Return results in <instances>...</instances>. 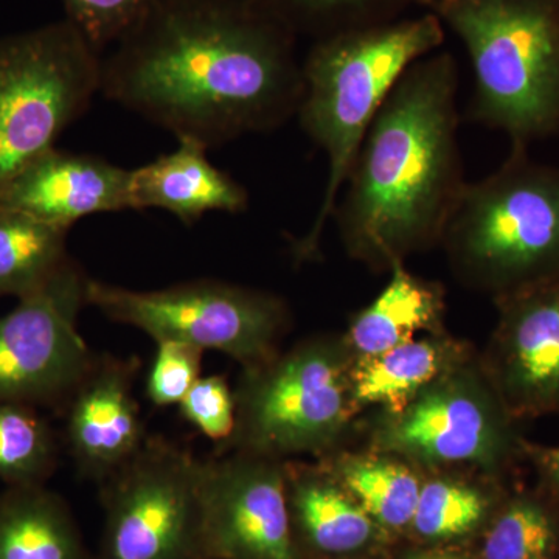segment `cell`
Segmentation results:
<instances>
[{
    "label": "cell",
    "instance_id": "1",
    "mask_svg": "<svg viewBox=\"0 0 559 559\" xmlns=\"http://www.w3.org/2000/svg\"><path fill=\"white\" fill-rule=\"evenodd\" d=\"M296 40L260 0H156L102 61L100 92L178 139L215 148L296 117Z\"/></svg>",
    "mask_w": 559,
    "mask_h": 559
},
{
    "label": "cell",
    "instance_id": "2",
    "mask_svg": "<svg viewBox=\"0 0 559 559\" xmlns=\"http://www.w3.org/2000/svg\"><path fill=\"white\" fill-rule=\"evenodd\" d=\"M457 92V61L450 51L415 61L356 154L331 218L345 253L374 274H389L393 264L443 241L466 187Z\"/></svg>",
    "mask_w": 559,
    "mask_h": 559
},
{
    "label": "cell",
    "instance_id": "3",
    "mask_svg": "<svg viewBox=\"0 0 559 559\" xmlns=\"http://www.w3.org/2000/svg\"><path fill=\"white\" fill-rule=\"evenodd\" d=\"M444 43V25L432 11L417 17L356 28L316 39L304 70L296 117L329 159V179L311 229L294 241L297 264L320 259V241L356 154L382 103L415 61Z\"/></svg>",
    "mask_w": 559,
    "mask_h": 559
},
{
    "label": "cell",
    "instance_id": "4",
    "mask_svg": "<svg viewBox=\"0 0 559 559\" xmlns=\"http://www.w3.org/2000/svg\"><path fill=\"white\" fill-rule=\"evenodd\" d=\"M473 68L466 120L530 148L559 134V0H432Z\"/></svg>",
    "mask_w": 559,
    "mask_h": 559
},
{
    "label": "cell",
    "instance_id": "5",
    "mask_svg": "<svg viewBox=\"0 0 559 559\" xmlns=\"http://www.w3.org/2000/svg\"><path fill=\"white\" fill-rule=\"evenodd\" d=\"M460 285L500 296L559 272V165L511 146L487 178L466 182L443 241Z\"/></svg>",
    "mask_w": 559,
    "mask_h": 559
},
{
    "label": "cell",
    "instance_id": "6",
    "mask_svg": "<svg viewBox=\"0 0 559 559\" xmlns=\"http://www.w3.org/2000/svg\"><path fill=\"white\" fill-rule=\"evenodd\" d=\"M355 360L345 333H322L242 370L235 388L237 426L218 452L318 459L348 444L360 418L353 403Z\"/></svg>",
    "mask_w": 559,
    "mask_h": 559
},
{
    "label": "cell",
    "instance_id": "7",
    "mask_svg": "<svg viewBox=\"0 0 559 559\" xmlns=\"http://www.w3.org/2000/svg\"><path fill=\"white\" fill-rule=\"evenodd\" d=\"M364 444L430 471L469 469L514 479L525 466L520 425L481 369L479 353L395 414L359 418Z\"/></svg>",
    "mask_w": 559,
    "mask_h": 559
},
{
    "label": "cell",
    "instance_id": "8",
    "mask_svg": "<svg viewBox=\"0 0 559 559\" xmlns=\"http://www.w3.org/2000/svg\"><path fill=\"white\" fill-rule=\"evenodd\" d=\"M86 307L143 331L154 342H180L202 352L223 353L242 370L274 359L293 329V311L282 296L213 278L154 290L87 278Z\"/></svg>",
    "mask_w": 559,
    "mask_h": 559
},
{
    "label": "cell",
    "instance_id": "9",
    "mask_svg": "<svg viewBox=\"0 0 559 559\" xmlns=\"http://www.w3.org/2000/svg\"><path fill=\"white\" fill-rule=\"evenodd\" d=\"M102 61L68 20L0 38V190L86 112Z\"/></svg>",
    "mask_w": 559,
    "mask_h": 559
},
{
    "label": "cell",
    "instance_id": "10",
    "mask_svg": "<svg viewBox=\"0 0 559 559\" xmlns=\"http://www.w3.org/2000/svg\"><path fill=\"white\" fill-rule=\"evenodd\" d=\"M202 459L150 436L98 485L105 511L94 559H209L201 499Z\"/></svg>",
    "mask_w": 559,
    "mask_h": 559
},
{
    "label": "cell",
    "instance_id": "11",
    "mask_svg": "<svg viewBox=\"0 0 559 559\" xmlns=\"http://www.w3.org/2000/svg\"><path fill=\"white\" fill-rule=\"evenodd\" d=\"M87 278L70 259L0 318V403L62 411L95 358L79 330Z\"/></svg>",
    "mask_w": 559,
    "mask_h": 559
},
{
    "label": "cell",
    "instance_id": "12",
    "mask_svg": "<svg viewBox=\"0 0 559 559\" xmlns=\"http://www.w3.org/2000/svg\"><path fill=\"white\" fill-rule=\"evenodd\" d=\"M209 559H301L290 528L285 460L249 451L202 460Z\"/></svg>",
    "mask_w": 559,
    "mask_h": 559
},
{
    "label": "cell",
    "instance_id": "13",
    "mask_svg": "<svg viewBox=\"0 0 559 559\" xmlns=\"http://www.w3.org/2000/svg\"><path fill=\"white\" fill-rule=\"evenodd\" d=\"M496 325L481 369L521 425L559 415V272L492 297Z\"/></svg>",
    "mask_w": 559,
    "mask_h": 559
},
{
    "label": "cell",
    "instance_id": "14",
    "mask_svg": "<svg viewBox=\"0 0 559 559\" xmlns=\"http://www.w3.org/2000/svg\"><path fill=\"white\" fill-rule=\"evenodd\" d=\"M140 367L138 356L95 355L66 401L64 443L83 479L100 485L148 439L134 395Z\"/></svg>",
    "mask_w": 559,
    "mask_h": 559
},
{
    "label": "cell",
    "instance_id": "15",
    "mask_svg": "<svg viewBox=\"0 0 559 559\" xmlns=\"http://www.w3.org/2000/svg\"><path fill=\"white\" fill-rule=\"evenodd\" d=\"M130 170L91 154L51 148L0 190V205L70 230L98 213L130 210Z\"/></svg>",
    "mask_w": 559,
    "mask_h": 559
},
{
    "label": "cell",
    "instance_id": "16",
    "mask_svg": "<svg viewBox=\"0 0 559 559\" xmlns=\"http://www.w3.org/2000/svg\"><path fill=\"white\" fill-rule=\"evenodd\" d=\"M285 481L301 559L369 558L399 546L318 460H285Z\"/></svg>",
    "mask_w": 559,
    "mask_h": 559
},
{
    "label": "cell",
    "instance_id": "17",
    "mask_svg": "<svg viewBox=\"0 0 559 559\" xmlns=\"http://www.w3.org/2000/svg\"><path fill=\"white\" fill-rule=\"evenodd\" d=\"M178 142L171 153L130 170V210H165L187 226L209 212H246L248 190L209 160L207 146L190 138Z\"/></svg>",
    "mask_w": 559,
    "mask_h": 559
},
{
    "label": "cell",
    "instance_id": "18",
    "mask_svg": "<svg viewBox=\"0 0 559 559\" xmlns=\"http://www.w3.org/2000/svg\"><path fill=\"white\" fill-rule=\"evenodd\" d=\"M469 342L452 334H426L371 358L356 359L353 403L359 415L370 409L395 414L428 385L477 355Z\"/></svg>",
    "mask_w": 559,
    "mask_h": 559
},
{
    "label": "cell",
    "instance_id": "19",
    "mask_svg": "<svg viewBox=\"0 0 559 559\" xmlns=\"http://www.w3.org/2000/svg\"><path fill=\"white\" fill-rule=\"evenodd\" d=\"M447 311V290L440 282L396 263L377 299L349 320L345 337L356 359L371 358L426 334L443 333Z\"/></svg>",
    "mask_w": 559,
    "mask_h": 559
},
{
    "label": "cell",
    "instance_id": "20",
    "mask_svg": "<svg viewBox=\"0 0 559 559\" xmlns=\"http://www.w3.org/2000/svg\"><path fill=\"white\" fill-rule=\"evenodd\" d=\"M514 479L469 469L426 473L403 543L468 546L498 509Z\"/></svg>",
    "mask_w": 559,
    "mask_h": 559
},
{
    "label": "cell",
    "instance_id": "21",
    "mask_svg": "<svg viewBox=\"0 0 559 559\" xmlns=\"http://www.w3.org/2000/svg\"><path fill=\"white\" fill-rule=\"evenodd\" d=\"M396 543H403L417 509L425 471L401 455L344 447L316 459Z\"/></svg>",
    "mask_w": 559,
    "mask_h": 559
},
{
    "label": "cell",
    "instance_id": "22",
    "mask_svg": "<svg viewBox=\"0 0 559 559\" xmlns=\"http://www.w3.org/2000/svg\"><path fill=\"white\" fill-rule=\"evenodd\" d=\"M0 559H94L64 499L43 487L0 492Z\"/></svg>",
    "mask_w": 559,
    "mask_h": 559
},
{
    "label": "cell",
    "instance_id": "23",
    "mask_svg": "<svg viewBox=\"0 0 559 559\" xmlns=\"http://www.w3.org/2000/svg\"><path fill=\"white\" fill-rule=\"evenodd\" d=\"M466 547L474 559H559V503L518 477Z\"/></svg>",
    "mask_w": 559,
    "mask_h": 559
},
{
    "label": "cell",
    "instance_id": "24",
    "mask_svg": "<svg viewBox=\"0 0 559 559\" xmlns=\"http://www.w3.org/2000/svg\"><path fill=\"white\" fill-rule=\"evenodd\" d=\"M69 230L0 205V299L38 293L70 260Z\"/></svg>",
    "mask_w": 559,
    "mask_h": 559
},
{
    "label": "cell",
    "instance_id": "25",
    "mask_svg": "<svg viewBox=\"0 0 559 559\" xmlns=\"http://www.w3.org/2000/svg\"><path fill=\"white\" fill-rule=\"evenodd\" d=\"M58 462L60 441L39 407L0 403V480L7 487H43Z\"/></svg>",
    "mask_w": 559,
    "mask_h": 559
},
{
    "label": "cell",
    "instance_id": "26",
    "mask_svg": "<svg viewBox=\"0 0 559 559\" xmlns=\"http://www.w3.org/2000/svg\"><path fill=\"white\" fill-rule=\"evenodd\" d=\"M299 35L316 39L401 20L412 7L429 10L432 0H260Z\"/></svg>",
    "mask_w": 559,
    "mask_h": 559
},
{
    "label": "cell",
    "instance_id": "27",
    "mask_svg": "<svg viewBox=\"0 0 559 559\" xmlns=\"http://www.w3.org/2000/svg\"><path fill=\"white\" fill-rule=\"evenodd\" d=\"M68 20L95 50L128 35L156 0H61Z\"/></svg>",
    "mask_w": 559,
    "mask_h": 559
},
{
    "label": "cell",
    "instance_id": "28",
    "mask_svg": "<svg viewBox=\"0 0 559 559\" xmlns=\"http://www.w3.org/2000/svg\"><path fill=\"white\" fill-rule=\"evenodd\" d=\"M178 407L180 417L218 444V450L229 443L237 426V400L226 377H201Z\"/></svg>",
    "mask_w": 559,
    "mask_h": 559
},
{
    "label": "cell",
    "instance_id": "29",
    "mask_svg": "<svg viewBox=\"0 0 559 559\" xmlns=\"http://www.w3.org/2000/svg\"><path fill=\"white\" fill-rule=\"evenodd\" d=\"M156 355L146 378V399L157 407L179 406L202 377L201 348L180 342H156Z\"/></svg>",
    "mask_w": 559,
    "mask_h": 559
},
{
    "label": "cell",
    "instance_id": "30",
    "mask_svg": "<svg viewBox=\"0 0 559 559\" xmlns=\"http://www.w3.org/2000/svg\"><path fill=\"white\" fill-rule=\"evenodd\" d=\"M525 466L535 476V484L559 503V447L535 443L524 439Z\"/></svg>",
    "mask_w": 559,
    "mask_h": 559
},
{
    "label": "cell",
    "instance_id": "31",
    "mask_svg": "<svg viewBox=\"0 0 559 559\" xmlns=\"http://www.w3.org/2000/svg\"><path fill=\"white\" fill-rule=\"evenodd\" d=\"M392 559H474L466 546H414L401 543L392 551Z\"/></svg>",
    "mask_w": 559,
    "mask_h": 559
},
{
    "label": "cell",
    "instance_id": "32",
    "mask_svg": "<svg viewBox=\"0 0 559 559\" xmlns=\"http://www.w3.org/2000/svg\"><path fill=\"white\" fill-rule=\"evenodd\" d=\"M392 551H389V554H384V555H377V557L360 558V559H392Z\"/></svg>",
    "mask_w": 559,
    "mask_h": 559
}]
</instances>
